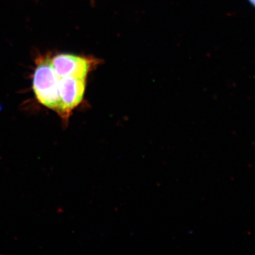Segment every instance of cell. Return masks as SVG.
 <instances>
[{
	"label": "cell",
	"instance_id": "6da1fadb",
	"mask_svg": "<svg viewBox=\"0 0 255 255\" xmlns=\"http://www.w3.org/2000/svg\"><path fill=\"white\" fill-rule=\"evenodd\" d=\"M59 82L50 58H38L32 82L33 92L39 103L56 113L60 107Z\"/></svg>",
	"mask_w": 255,
	"mask_h": 255
},
{
	"label": "cell",
	"instance_id": "7a4b0ae2",
	"mask_svg": "<svg viewBox=\"0 0 255 255\" xmlns=\"http://www.w3.org/2000/svg\"><path fill=\"white\" fill-rule=\"evenodd\" d=\"M86 89V78H60V107L57 114L63 121L64 126L68 125L69 119L73 111L83 101Z\"/></svg>",
	"mask_w": 255,
	"mask_h": 255
},
{
	"label": "cell",
	"instance_id": "3957f363",
	"mask_svg": "<svg viewBox=\"0 0 255 255\" xmlns=\"http://www.w3.org/2000/svg\"><path fill=\"white\" fill-rule=\"evenodd\" d=\"M51 63L59 78H86L87 74L97 64V60L72 54H59L50 58Z\"/></svg>",
	"mask_w": 255,
	"mask_h": 255
},
{
	"label": "cell",
	"instance_id": "277c9868",
	"mask_svg": "<svg viewBox=\"0 0 255 255\" xmlns=\"http://www.w3.org/2000/svg\"><path fill=\"white\" fill-rule=\"evenodd\" d=\"M249 1L253 6H255V0H249Z\"/></svg>",
	"mask_w": 255,
	"mask_h": 255
}]
</instances>
